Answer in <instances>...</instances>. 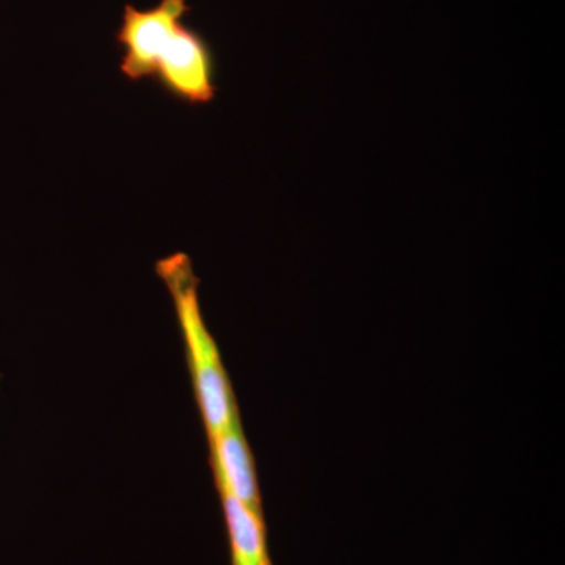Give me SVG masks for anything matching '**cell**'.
Masks as SVG:
<instances>
[{"label":"cell","instance_id":"obj_2","mask_svg":"<svg viewBox=\"0 0 565 565\" xmlns=\"http://www.w3.org/2000/svg\"><path fill=\"white\" fill-rule=\"evenodd\" d=\"M156 274L172 297L204 427L210 438L214 437L236 418L237 408L221 353L200 308L199 278L193 274L191 258L185 253H173L159 259Z\"/></svg>","mask_w":565,"mask_h":565},{"label":"cell","instance_id":"obj_1","mask_svg":"<svg viewBox=\"0 0 565 565\" xmlns=\"http://www.w3.org/2000/svg\"><path fill=\"white\" fill-rule=\"evenodd\" d=\"M188 0H159L150 9L125 6L115 40L122 50L120 71L129 81H154L185 104L214 99L215 61L207 41L185 24Z\"/></svg>","mask_w":565,"mask_h":565},{"label":"cell","instance_id":"obj_4","mask_svg":"<svg viewBox=\"0 0 565 565\" xmlns=\"http://www.w3.org/2000/svg\"><path fill=\"white\" fill-rule=\"evenodd\" d=\"M228 531L232 565H273L267 553L266 526L263 512L218 490Z\"/></svg>","mask_w":565,"mask_h":565},{"label":"cell","instance_id":"obj_3","mask_svg":"<svg viewBox=\"0 0 565 565\" xmlns=\"http://www.w3.org/2000/svg\"><path fill=\"white\" fill-rule=\"evenodd\" d=\"M210 444L218 490L232 493L237 500L262 512L255 465L241 427L239 416H236L222 433L211 437Z\"/></svg>","mask_w":565,"mask_h":565}]
</instances>
